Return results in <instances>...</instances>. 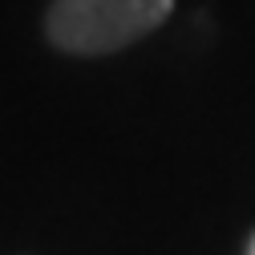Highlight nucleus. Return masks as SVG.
<instances>
[{
  "label": "nucleus",
  "mask_w": 255,
  "mask_h": 255,
  "mask_svg": "<svg viewBox=\"0 0 255 255\" xmlns=\"http://www.w3.org/2000/svg\"><path fill=\"white\" fill-rule=\"evenodd\" d=\"M174 0H53L45 12V37L61 53L102 57L154 33Z\"/></svg>",
  "instance_id": "obj_1"
},
{
  "label": "nucleus",
  "mask_w": 255,
  "mask_h": 255,
  "mask_svg": "<svg viewBox=\"0 0 255 255\" xmlns=\"http://www.w3.org/2000/svg\"><path fill=\"white\" fill-rule=\"evenodd\" d=\"M247 255H255V235H251V243H247Z\"/></svg>",
  "instance_id": "obj_2"
}]
</instances>
